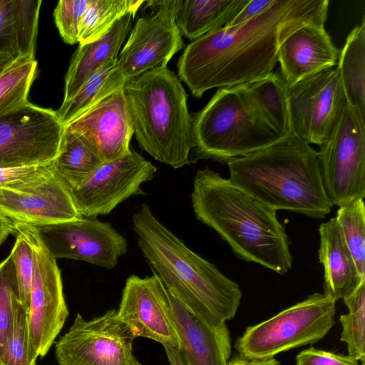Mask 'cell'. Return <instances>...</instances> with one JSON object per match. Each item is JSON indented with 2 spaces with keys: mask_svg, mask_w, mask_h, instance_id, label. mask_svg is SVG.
Instances as JSON below:
<instances>
[{
  "mask_svg": "<svg viewBox=\"0 0 365 365\" xmlns=\"http://www.w3.org/2000/svg\"><path fill=\"white\" fill-rule=\"evenodd\" d=\"M329 4L328 0H275L245 22L203 35L180 56L179 79L199 98L210 89L244 84L273 71L282 41L304 24L325 23Z\"/></svg>",
  "mask_w": 365,
  "mask_h": 365,
  "instance_id": "1",
  "label": "cell"
},
{
  "mask_svg": "<svg viewBox=\"0 0 365 365\" xmlns=\"http://www.w3.org/2000/svg\"><path fill=\"white\" fill-rule=\"evenodd\" d=\"M191 200L196 217L213 229L239 259L279 274L292 268L288 235L277 211L207 168L197 171Z\"/></svg>",
  "mask_w": 365,
  "mask_h": 365,
  "instance_id": "2",
  "label": "cell"
},
{
  "mask_svg": "<svg viewBox=\"0 0 365 365\" xmlns=\"http://www.w3.org/2000/svg\"><path fill=\"white\" fill-rule=\"evenodd\" d=\"M138 247L167 291L207 324L219 327L240 307V286L190 250L143 204L133 216Z\"/></svg>",
  "mask_w": 365,
  "mask_h": 365,
  "instance_id": "3",
  "label": "cell"
},
{
  "mask_svg": "<svg viewBox=\"0 0 365 365\" xmlns=\"http://www.w3.org/2000/svg\"><path fill=\"white\" fill-rule=\"evenodd\" d=\"M227 165L231 183L275 211L314 219L331 211L317 151L295 133Z\"/></svg>",
  "mask_w": 365,
  "mask_h": 365,
  "instance_id": "4",
  "label": "cell"
},
{
  "mask_svg": "<svg viewBox=\"0 0 365 365\" xmlns=\"http://www.w3.org/2000/svg\"><path fill=\"white\" fill-rule=\"evenodd\" d=\"M123 91L140 148L173 168L189 164L192 116L178 76L167 67L149 71L127 81Z\"/></svg>",
  "mask_w": 365,
  "mask_h": 365,
  "instance_id": "5",
  "label": "cell"
},
{
  "mask_svg": "<svg viewBox=\"0 0 365 365\" xmlns=\"http://www.w3.org/2000/svg\"><path fill=\"white\" fill-rule=\"evenodd\" d=\"M192 134L195 161L227 164L284 138L264 118L245 84L218 88L192 117Z\"/></svg>",
  "mask_w": 365,
  "mask_h": 365,
  "instance_id": "6",
  "label": "cell"
},
{
  "mask_svg": "<svg viewBox=\"0 0 365 365\" xmlns=\"http://www.w3.org/2000/svg\"><path fill=\"white\" fill-rule=\"evenodd\" d=\"M336 302L315 292L259 324L248 327L235 343L240 356L265 361L284 351L314 344L335 324Z\"/></svg>",
  "mask_w": 365,
  "mask_h": 365,
  "instance_id": "7",
  "label": "cell"
},
{
  "mask_svg": "<svg viewBox=\"0 0 365 365\" xmlns=\"http://www.w3.org/2000/svg\"><path fill=\"white\" fill-rule=\"evenodd\" d=\"M317 151L326 193L340 207L365 197V115L347 103Z\"/></svg>",
  "mask_w": 365,
  "mask_h": 365,
  "instance_id": "8",
  "label": "cell"
},
{
  "mask_svg": "<svg viewBox=\"0 0 365 365\" xmlns=\"http://www.w3.org/2000/svg\"><path fill=\"white\" fill-rule=\"evenodd\" d=\"M135 336L110 309L91 320L79 313L55 342L58 365H142L133 351Z\"/></svg>",
  "mask_w": 365,
  "mask_h": 365,
  "instance_id": "9",
  "label": "cell"
},
{
  "mask_svg": "<svg viewBox=\"0 0 365 365\" xmlns=\"http://www.w3.org/2000/svg\"><path fill=\"white\" fill-rule=\"evenodd\" d=\"M23 232L34 254L33 278L29 309L31 341L38 356L44 357L68 315L61 271L56 259L42 242L36 229L23 223H13Z\"/></svg>",
  "mask_w": 365,
  "mask_h": 365,
  "instance_id": "10",
  "label": "cell"
},
{
  "mask_svg": "<svg viewBox=\"0 0 365 365\" xmlns=\"http://www.w3.org/2000/svg\"><path fill=\"white\" fill-rule=\"evenodd\" d=\"M65 125L56 110L28 102L0 118V168L49 163Z\"/></svg>",
  "mask_w": 365,
  "mask_h": 365,
  "instance_id": "11",
  "label": "cell"
},
{
  "mask_svg": "<svg viewBox=\"0 0 365 365\" xmlns=\"http://www.w3.org/2000/svg\"><path fill=\"white\" fill-rule=\"evenodd\" d=\"M287 100L294 133L318 146L329 138L347 103L336 66L289 86Z\"/></svg>",
  "mask_w": 365,
  "mask_h": 365,
  "instance_id": "12",
  "label": "cell"
},
{
  "mask_svg": "<svg viewBox=\"0 0 365 365\" xmlns=\"http://www.w3.org/2000/svg\"><path fill=\"white\" fill-rule=\"evenodd\" d=\"M156 167L135 150L104 162L81 185L70 188L83 217L109 214L132 195L143 194L141 185L153 179Z\"/></svg>",
  "mask_w": 365,
  "mask_h": 365,
  "instance_id": "13",
  "label": "cell"
},
{
  "mask_svg": "<svg viewBox=\"0 0 365 365\" xmlns=\"http://www.w3.org/2000/svg\"><path fill=\"white\" fill-rule=\"evenodd\" d=\"M34 227L56 259L84 261L111 269L128 249L124 237L110 223L96 217H82Z\"/></svg>",
  "mask_w": 365,
  "mask_h": 365,
  "instance_id": "14",
  "label": "cell"
},
{
  "mask_svg": "<svg viewBox=\"0 0 365 365\" xmlns=\"http://www.w3.org/2000/svg\"><path fill=\"white\" fill-rule=\"evenodd\" d=\"M154 14L140 18L118 57V68L125 81L167 67L183 47L175 22L176 0L153 1Z\"/></svg>",
  "mask_w": 365,
  "mask_h": 365,
  "instance_id": "15",
  "label": "cell"
},
{
  "mask_svg": "<svg viewBox=\"0 0 365 365\" xmlns=\"http://www.w3.org/2000/svg\"><path fill=\"white\" fill-rule=\"evenodd\" d=\"M117 312L135 337L179 348L168 292L155 274L144 278L130 276Z\"/></svg>",
  "mask_w": 365,
  "mask_h": 365,
  "instance_id": "16",
  "label": "cell"
},
{
  "mask_svg": "<svg viewBox=\"0 0 365 365\" xmlns=\"http://www.w3.org/2000/svg\"><path fill=\"white\" fill-rule=\"evenodd\" d=\"M0 211L13 223L34 227L83 217L69 187L56 173L41 183L26 190L0 188Z\"/></svg>",
  "mask_w": 365,
  "mask_h": 365,
  "instance_id": "17",
  "label": "cell"
},
{
  "mask_svg": "<svg viewBox=\"0 0 365 365\" xmlns=\"http://www.w3.org/2000/svg\"><path fill=\"white\" fill-rule=\"evenodd\" d=\"M65 127L88 138L105 162L128 153L133 128L123 87L101 98Z\"/></svg>",
  "mask_w": 365,
  "mask_h": 365,
  "instance_id": "18",
  "label": "cell"
},
{
  "mask_svg": "<svg viewBox=\"0 0 365 365\" xmlns=\"http://www.w3.org/2000/svg\"><path fill=\"white\" fill-rule=\"evenodd\" d=\"M324 24H304L279 46L280 75L288 87L327 68L337 66L340 50L334 44Z\"/></svg>",
  "mask_w": 365,
  "mask_h": 365,
  "instance_id": "19",
  "label": "cell"
},
{
  "mask_svg": "<svg viewBox=\"0 0 365 365\" xmlns=\"http://www.w3.org/2000/svg\"><path fill=\"white\" fill-rule=\"evenodd\" d=\"M168 295L179 339L178 349L186 364L228 365L232 344L226 323L212 326L169 292Z\"/></svg>",
  "mask_w": 365,
  "mask_h": 365,
  "instance_id": "20",
  "label": "cell"
},
{
  "mask_svg": "<svg viewBox=\"0 0 365 365\" xmlns=\"http://www.w3.org/2000/svg\"><path fill=\"white\" fill-rule=\"evenodd\" d=\"M319 234L318 256L324 270V294L336 302L351 294L365 278L357 271L336 217L322 222Z\"/></svg>",
  "mask_w": 365,
  "mask_h": 365,
  "instance_id": "21",
  "label": "cell"
},
{
  "mask_svg": "<svg viewBox=\"0 0 365 365\" xmlns=\"http://www.w3.org/2000/svg\"><path fill=\"white\" fill-rule=\"evenodd\" d=\"M133 16L128 14L96 41L79 44L73 56L65 77L63 102L71 99L83 83L109 61L118 58V52L132 29Z\"/></svg>",
  "mask_w": 365,
  "mask_h": 365,
  "instance_id": "22",
  "label": "cell"
},
{
  "mask_svg": "<svg viewBox=\"0 0 365 365\" xmlns=\"http://www.w3.org/2000/svg\"><path fill=\"white\" fill-rule=\"evenodd\" d=\"M250 0H176L175 22L191 41L225 26Z\"/></svg>",
  "mask_w": 365,
  "mask_h": 365,
  "instance_id": "23",
  "label": "cell"
},
{
  "mask_svg": "<svg viewBox=\"0 0 365 365\" xmlns=\"http://www.w3.org/2000/svg\"><path fill=\"white\" fill-rule=\"evenodd\" d=\"M104 162L98 149L88 138L65 127L53 167L69 188L81 185Z\"/></svg>",
  "mask_w": 365,
  "mask_h": 365,
  "instance_id": "24",
  "label": "cell"
},
{
  "mask_svg": "<svg viewBox=\"0 0 365 365\" xmlns=\"http://www.w3.org/2000/svg\"><path fill=\"white\" fill-rule=\"evenodd\" d=\"M337 69L347 103L365 115V16L340 50Z\"/></svg>",
  "mask_w": 365,
  "mask_h": 365,
  "instance_id": "25",
  "label": "cell"
},
{
  "mask_svg": "<svg viewBox=\"0 0 365 365\" xmlns=\"http://www.w3.org/2000/svg\"><path fill=\"white\" fill-rule=\"evenodd\" d=\"M267 122L283 137L293 133L287 100V85L278 72L244 83Z\"/></svg>",
  "mask_w": 365,
  "mask_h": 365,
  "instance_id": "26",
  "label": "cell"
},
{
  "mask_svg": "<svg viewBox=\"0 0 365 365\" xmlns=\"http://www.w3.org/2000/svg\"><path fill=\"white\" fill-rule=\"evenodd\" d=\"M125 83L118 68V58H113L96 71L71 99L62 103L56 110L57 116L66 126Z\"/></svg>",
  "mask_w": 365,
  "mask_h": 365,
  "instance_id": "27",
  "label": "cell"
},
{
  "mask_svg": "<svg viewBox=\"0 0 365 365\" xmlns=\"http://www.w3.org/2000/svg\"><path fill=\"white\" fill-rule=\"evenodd\" d=\"M145 1L89 0L78 29V43L83 44L98 40L123 16H135Z\"/></svg>",
  "mask_w": 365,
  "mask_h": 365,
  "instance_id": "28",
  "label": "cell"
},
{
  "mask_svg": "<svg viewBox=\"0 0 365 365\" xmlns=\"http://www.w3.org/2000/svg\"><path fill=\"white\" fill-rule=\"evenodd\" d=\"M36 68L35 58L21 56L0 74V118L29 102Z\"/></svg>",
  "mask_w": 365,
  "mask_h": 365,
  "instance_id": "29",
  "label": "cell"
},
{
  "mask_svg": "<svg viewBox=\"0 0 365 365\" xmlns=\"http://www.w3.org/2000/svg\"><path fill=\"white\" fill-rule=\"evenodd\" d=\"M343 300L349 313L339 317L340 341L346 344L348 355L362 362L365 361V281Z\"/></svg>",
  "mask_w": 365,
  "mask_h": 365,
  "instance_id": "30",
  "label": "cell"
},
{
  "mask_svg": "<svg viewBox=\"0 0 365 365\" xmlns=\"http://www.w3.org/2000/svg\"><path fill=\"white\" fill-rule=\"evenodd\" d=\"M335 217L361 277L365 278V205L357 198L338 207Z\"/></svg>",
  "mask_w": 365,
  "mask_h": 365,
  "instance_id": "31",
  "label": "cell"
},
{
  "mask_svg": "<svg viewBox=\"0 0 365 365\" xmlns=\"http://www.w3.org/2000/svg\"><path fill=\"white\" fill-rule=\"evenodd\" d=\"M38 355L29 334V312L18 302L1 365H36Z\"/></svg>",
  "mask_w": 365,
  "mask_h": 365,
  "instance_id": "32",
  "label": "cell"
},
{
  "mask_svg": "<svg viewBox=\"0 0 365 365\" xmlns=\"http://www.w3.org/2000/svg\"><path fill=\"white\" fill-rule=\"evenodd\" d=\"M41 0H14V31L19 57L34 58Z\"/></svg>",
  "mask_w": 365,
  "mask_h": 365,
  "instance_id": "33",
  "label": "cell"
},
{
  "mask_svg": "<svg viewBox=\"0 0 365 365\" xmlns=\"http://www.w3.org/2000/svg\"><path fill=\"white\" fill-rule=\"evenodd\" d=\"M11 255L0 263V365L12 326L15 308L19 302Z\"/></svg>",
  "mask_w": 365,
  "mask_h": 365,
  "instance_id": "34",
  "label": "cell"
},
{
  "mask_svg": "<svg viewBox=\"0 0 365 365\" xmlns=\"http://www.w3.org/2000/svg\"><path fill=\"white\" fill-rule=\"evenodd\" d=\"M14 235H16V240L10 255L14 262L19 301L29 312L34 262V250L22 231L14 227Z\"/></svg>",
  "mask_w": 365,
  "mask_h": 365,
  "instance_id": "35",
  "label": "cell"
},
{
  "mask_svg": "<svg viewBox=\"0 0 365 365\" xmlns=\"http://www.w3.org/2000/svg\"><path fill=\"white\" fill-rule=\"evenodd\" d=\"M55 171L49 163L0 168V188L26 190L51 178Z\"/></svg>",
  "mask_w": 365,
  "mask_h": 365,
  "instance_id": "36",
  "label": "cell"
},
{
  "mask_svg": "<svg viewBox=\"0 0 365 365\" xmlns=\"http://www.w3.org/2000/svg\"><path fill=\"white\" fill-rule=\"evenodd\" d=\"M89 0H61L54 11L53 19L61 37L68 44L78 43L81 21Z\"/></svg>",
  "mask_w": 365,
  "mask_h": 365,
  "instance_id": "37",
  "label": "cell"
},
{
  "mask_svg": "<svg viewBox=\"0 0 365 365\" xmlns=\"http://www.w3.org/2000/svg\"><path fill=\"white\" fill-rule=\"evenodd\" d=\"M0 54L19 57L14 31V0H0Z\"/></svg>",
  "mask_w": 365,
  "mask_h": 365,
  "instance_id": "38",
  "label": "cell"
},
{
  "mask_svg": "<svg viewBox=\"0 0 365 365\" xmlns=\"http://www.w3.org/2000/svg\"><path fill=\"white\" fill-rule=\"evenodd\" d=\"M359 361L349 355L310 347L297 355L295 365H359ZM361 365H364V361Z\"/></svg>",
  "mask_w": 365,
  "mask_h": 365,
  "instance_id": "39",
  "label": "cell"
},
{
  "mask_svg": "<svg viewBox=\"0 0 365 365\" xmlns=\"http://www.w3.org/2000/svg\"><path fill=\"white\" fill-rule=\"evenodd\" d=\"M275 0H250L225 26L232 27L245 22L269 8Z\"/></svg>",
  "mask_w": 365,
  "mask_h": 365,
  "instance_id": "40",
  "label": "cell"
},
{
  "mask_svg": "<svg viewBox=\"0 0 365 365\" xmlns=\"http://www.w3.org/2000/svg\"><path fill=\"white\" fill-rule=\"evenodd\" d=\"M170 365H187L179 349L170 344L163 345Z\"/></svg>",
  "mask_w": 365,
  "mask_h": 365,
  "instance_id": "41",
  "label": "cell"
},
{
  "mask_svg": "<svg viewBox=\"0 0 365 365\" xmlns=\"http://www.w3.org/2000/svg\"><path fill=\"white\" fill-rule=\"evenodd\" d=\"M14 233L13 222L0 211V246L10 234Z\"/></svg>",
  "mask_w": 365,
  "mask_h": 365,
  "instance_id": "42",
  "label": "cell"
},
{
  "mask_svg": "<svg viewBox=\"0 0 365 365\" xmlns=\"http://www.w3.org/2000/svg\"><path fill=\"white\" fill-rule=\"evenodd\" d=\"M14 60L15 59L11 57L0 54V74L6 69Z\"/></svg>",
  "mask_w": 365,
  "mask_h": 365,
  "instance_id": "43",
  "label": "cell"
},
{
  "mask_svg": "<svg viewBox=\"0 0 365 365\" xmlns=\"http://www.w3.org/2000/svg\"><path fill=\"white\" fill-rule=\"evenodd\" d=\"M247 365H280L279 362L274 358L265 361H247Z\"/></svg>",
  "mask_w": 365,
  "mask_h": 365,
  "instance_id": "44",
  "label": "cell"
},
{
  "mask_svg": "<svg viewBox=\"0 0 365 365\" xmlns=\"http://www.w3.org/2000/svg\"><path fill=\"white\" fill-rule=\"evenodd\" d=\"M247 360L244 359L239 357H235V359H232L230 361H229L228 365H247Z\"/></svg>",
  "mask_w": 365,
  "mask_h": 365,
  "instance_id": "45",
  "label": "cell"
}]
</instances>
